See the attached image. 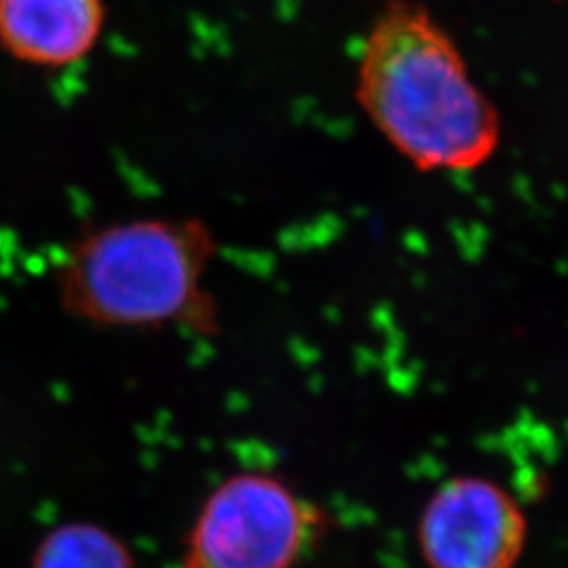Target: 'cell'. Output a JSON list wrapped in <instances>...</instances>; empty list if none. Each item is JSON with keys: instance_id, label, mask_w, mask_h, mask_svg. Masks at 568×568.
<instances>
[{"instance_id": "6", "label": "cell", "mask_w": 568, "mask_h": 568, "mask_svg": "<svg viewBox=\"0 0 568 568\" xmlns=\"http://www.w3.org/2000/svg\"><path fill=\"white\" fill-rule=\"evenodd\" d=\"M32 568H138L116 532L98 523H65L42 537Z\"/></svg>"}, {"instance_id": "5", "label": "cell", "mask_w": 568, "mask_h": 568, "mask_svg": "<svg viewBox=\"0 0 568 568\" xmlns=\"http://www.w3.org/2000/svg\"><path fill=\"white\" fill-rule=\"evenodd\" d=\"M103 0H0V47L34 68L84 60L102 39Z\"/></svg>"}, {"instance_id": "3", "label": "cell", "mask_w": 568, "mask_h": 568, "mask_svg": "<svg viewBox=\"0 0 568 568\" xmlns=\"http://www.w3.org/2000/svg\"><path fill=\"white\" fill-rule=\"evenodd\" d=\"M323 528V511L281 476L236 471L196 511L180 568H297Z\"/></svg>"}, {"instance_id": "4", "label": "cell", "mask_w": 568, "mask_h": 568, "mask_svg": "<svg viewBox=\"0 0 568 568\" xmlns=\"http://www.w3.org/2000/svg\"><path fill=\"white\" fill-rule=\"evenodd\" d=\"M527 528L525 511L506 488L457 476L429 497L417 544L429 568H514Z\"/></svg>"}, {"instance_id": "1", "label": "cell", "mask_w": 568, "mask_h": 568, "mask_svg": "<svg viewBox=\"0 0 568 568\" xmlns=\"http://www.w3.org/2000/svg\"><path fill=\"white\" fill-rule=\"evenodd\" d=\"M366 119L419 171L464 173L501 143V116L471 77L459 44L417 0H387L356 65Z\"/></svg>"}, {"instance_id": "2", "label": "cell", "mask_w": 568, "mask_h": 568, "mask_svg": "<svg viewBox=\"0 0 568 568\" xmlns=\"http://www.w3.org/2000/svg\"><path fill=\"white\" fill-rule=\"evenodd\" d=\"M215 241L199 220L143 217L91 230L60 272L63 307L108 328L206 326Z\"/></svg>"}]
</instances>
